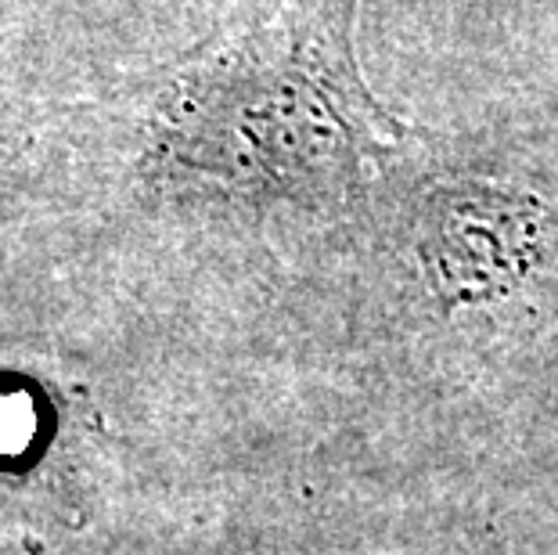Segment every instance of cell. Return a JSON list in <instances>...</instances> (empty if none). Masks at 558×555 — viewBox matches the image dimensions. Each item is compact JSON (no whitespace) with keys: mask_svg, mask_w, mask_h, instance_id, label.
<instances>
[{"mask_svg":"<svg viewBox=\"0 0 558 555\" xmlns=\"http://www.w3.org/2000/svg\"><path fill=\"white\" fill-rule=\"evenodd\" d=\"M173 156L192 167L245 170L267 159V141L300 130L320 141L325 126H393L364 94L350 62L347 19L256 33L234 51L198 65L166 105Z\"/></svg>","mask_w":558,"mask_h":555,"instance_id":"1","label":"cell"},{"mask_svg":"<svg viewBox=\"0 0 558 555\" xmlns=\"http://www.w3.org/2000/svg\"><path fill=\"white\" fill-rule=\"evenodd\" d=\"M54 415L26 383H0V498L33 480L51 441Z\"/></svg>","mask_w":558,"mask_h":555,"instance_id":"2","label":"cell"}]
</instances>
